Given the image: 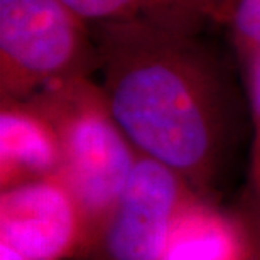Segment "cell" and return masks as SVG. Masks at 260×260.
Instances as JSON below:
<instances>
[{
  "label": "cell",
  "instance_id": "obj_1",
  "mask_svg": "<svg viewBox=\"0 0 260 260\" xmlns=\"http://www.w3.org/2000/svg\"><path fill=\"white\" fill-rule=\"evenodd\" d=\"M102 91L139 154L181 174L196 191L220 166L226 130L223 86L189 29L154 20L103 24Z\"/></svg>",
  "mask_w": 260,
  "mask_h": 260
},
{
  "label": "cell",
  "instance_id": "obj_2",
  "mask_svg": "<svg viewBox=\"0 0 260 260\" xmlns=\"http://www.w3.org/2000/svg\"><path fill=\"white\" fill-rule=\"evenodd\" d=\"M27 100L53 123L61 150L58 176L81 203L93 242L132 173L137 149L113 117L102 86L88 76L56 83Z\"/></svg>",
  "mask_w": 260,
  "mask_h": 260
},
{
  "label": "cell",
  "instance_id": "obj_3",
  "mask_svg": "<svg viewBox=\"0 0 260 260\" xmlns=\"http://www.w3.org/2000/svg\"><path fill=\"white\" fill-rule=\"evenodd\" d=\"M95 64L86 22L63 0H0L2 100H27Z\"/></svg>",
  "mask_w": 260,
  "mask_h": 260
},
{
  "label": "cell",
  "instance_id": "obj_4",
  "mask_svg": "<svg viewBox=\"0 0 260 260\" xmlns=\"http://www.w3.org/2000/svg\"><path fill=\"white\" fill-rule=\"evenodd\" d=\"M196 194L200 191L174 169L139 154L125 186L96 228L88 257L160 260L181 213Z\"/></svg>",
  "mask_w": 260,
  "mask_h": 260
},
{
  "label": "cell",
  "instance_id": "obj_5",
  "mask_svg": "<svg viewBox=\"0 0 260 260\" xmlns=\"http://www.w3.org/2000/svg\"><path fill=\"white\" fill-rule=\"evenodd\" d=\"M0 242L29 260L88 257L91 225L81 203L59 176L0 193Z\"/></svg>",
  "mask_w": 260,
  "mask_h": 260
},
{
  "label": "cell",
  "instance_id": "obj_6",
  "mask_svg": "<svg viewBox=\"0 0 260 260\" xmlns=\"http://www.w3.org/2000/svg\"><path fill=\"white\" fill-rule=\"evenodd\" d=\"M61 150L53 123L32 100H2L0 189L58 176Z\"/></svg>",
  "mask_w": 260,
  "mask_h": 260
},
{
  "label": "cell",
  "instance_id": "obj_7",
  "mask_svg": "<svg viewBox=\"0 0 260 260\" xmlns=\"http://www.w3.org/2000/svg\"><path fill=\"white\" fill-rule=\"evenodd\" d=\"M255 253L252 230L200 193L181 213L160 260H253Z\"/></svg>",
  "mask_w": 260,
  "mask_h": 260
},
{
  "label": "cell",
  "instance_id": "obj_8",
  "mask_svg": "<svg viewBox=\"0 0 260 260\" xmlns=\"http://www.w3.org/2000/svg\"><path fill=\"white\" fill-rule=\"evenodd\" d=\"M85 22L154 20L189 29L201 17H225L216 0H63Z\"/></svg>",
  "mask_w": 260,
  "mask_h": 260
},
{
  "label": "cell",
  "instance_id": "obj_9",
  "mask_svg": "<svg viewBox=\"0 0 260 260\" xmlns=\"http://www.w3.org/2000/svg\"><path fill=\"white\" fill-rule=\"evenodd\" d=\"M226 20L240 56L253 58L260 51V0H235Z\"/></svg>",
  "mask_w": 260,
  "mask_h": 260
},
{
  "label": "cell",
  "instance_id": "obj_10",
  "mask_svg": "<svg viewBox=\"0 0 260 260\" xmlns=\"http://www.w3.org/2000/svg\"><path fill=\"white\" fill-rule=\"evenodd\" d=\"M247 63V85H248V102H250L252 122H260V51Z\"/></svg>",
  "mask_w": 260,
  "mask_h": 260
},
{
  "label": "cell",
  "instance_id": "obj_11",
  "mask_svg": "<svg viewBox=\"0 0 260 260\" xmlns=\"http://www.w3.org/2000/svg\"><path fill=\"white\" fill-rule=\"evenodd\" d=\"M0 260H29L27 257H24L17 248H14L9 243L0 242Z\"/></svg>",
  "mask_w": 260,
  "mask_h": 260
},
{
  "label": "cell",
  "instance_id": "obj_12",
  "mask_svg": "<svg viewBox=\"0 0 260 260\" xmlns=\"http://www.w3.org/2000/svg\"><path fill=\"white\" fill-rule=\"evenodd\" d=\"M216 2L221 7L223 14H225V19H228V14H230V9H232V5H233L235 0H216Z\"/></svg>",
  "mask_w": 260,
  "mask_h": 260
},
{
  "label": "cell",
  "instance_id": "obj_13",
  "mask_svg": "<svg viewBox=\"0 0 260 260\" xmlns=\"http://www.w3.org/2000/svg\"><path fill=\"white\" fill-rule=\"evenodd\" d=\"M255 245H257V243H255ZM253 260H260V252H258V248H257V253H255V258H253Z\"/></svg>",
  "mask_w": 260,
  "mask_h": 260
}]
</instances>
